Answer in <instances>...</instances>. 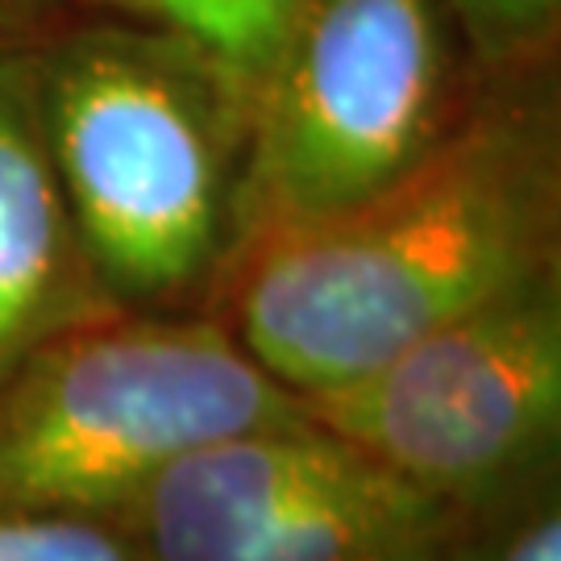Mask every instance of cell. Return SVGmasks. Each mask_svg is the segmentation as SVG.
Wrapping results in <instances>:
<instances>
[{
    "mask_svg": "<svg viewBox=\"0 0 561 561\" xmlns=\"http://www.w3.org/2000/svg\"><path fill=\"white\" fill-rule=\"evenodd\" d=\"M561 262L553 59L482 76L421 162L217 283L266 375L321 396Z\"/></svg>",
    "mask_w": 561,
    "mask_h": 561,
    "instance_id": "cell-1",
    "label": "cell"
},
{
    "mask_svg": "<svg viewBox=\"0 0 561 561\" xmlns=\"http://www.w3.org/2000/svg\"><path fill=\"white\" fill-rule=\"evenodd\" d=\"M46 154L88 262L121 308L217 287L250 104L180 38L92 18L30 38Z\"/></svg>",
    "mask_w": 561,
    "mask_h": 561,
    "instance_id": "cell-2",
    "label": "cell"
},
{
    "mask_svg": "<svg viewBox=\"0 0 561 561\" xmlns=\"http://www.w3.org/2000/svg\"><path fill=\"white\" fill-rule=\"evenodd\" d=\"M296 416L217 312L121 308L0 375V507L125 516L183 458Z\"/></svg>",
    "mask_w": 561,
    "mask_h": 561,
    "instance_id": "cell-3",
    "label": "cell"
},
{
    "mask_svg": "<svg viewBox=\"0 0 561 561\" xmlns=\"http://www.w3.org/2000/svg\"><path fill=\"white\" fill-rule=\"evenodd\" d=\"M445 25L442 0L304 4L250 104L221 279L271 241L375 196L433 150L461 104Z\"/></svg>",
    "mask_w": 561,
    "mask_h": 561,
    "instance_id": "cell-4",
    "label": "cell"
},
{
    "mask_svg": "<svg viewBox=\"0 0 561 561\" xmlns=\"http://www.w3.org/2000/svg\"><path fill=\"white\" fill-rule=\"evenodd\" d=\"M304 412L458 516L561 479V262Z\"/></svg>",
    "mask_w": 561,
    "mask_h": 561,
    "instance_id": "cell-5",
    "label": "cell"
},
{
    "mask_svg": "<svg viewBox=\"0 0 561 561\" xmlns=\"http://www.w3.org/2000/svg\"><path fill=\"white\" fill-rule=\"evenodd\" d=\"M125 520L150 561H449L466 516L304 412L183 458Z\"/></svg>",
    "mask_w": 561,
    "mask_h": 561,
    "instance_id": "cell-6",
    "label": "cell"
},
{
    "mask_svg": "<svg viewBox=\"0 0 561 561\" xmlns=\"http://www.w3.org/2000/svg\"><path fill=\"white\" fill-rule=\"evenodd\" d=\"M121 312L46 154L30 42H0V375L34 345Z\"/></svg>",
    "mask_w": 561,
    "mask_h": 561,
    "instance_id": "cell-7",
    "label": "cell"
},
{
    "mask_svg": "<svg viewBox=\"0 0 561 561\" xmlns=\"http://www.w3.org/2000/svg\"><path fill=\"white\" fill-rule=\"evenodd\" d=\"M304 4L308 0H76L71 9H92L101 18L134 21L180 38L213 62L245 104H254Z\"/></svg>",
    "mask_w": 561,
    "mask_h": 561,
    "instance_id": "cell-8",
    "label": "cell"
},
{
    "mask_svg": "<svg viewBox=\"0 0 561 561\" xmlns=\"http://www.w3.org/2000/svg\"><path fill=\"white\" fill-rule=\"evenodd\" d=\"M482 76H507L553 59L561 0H442Z\"/></svg>",
    "mask_w": 561,
    "mask_h": 561,
    "instance_id": "cell-9",
    "label": "cell"
},
{
    "mask_svg": "<svg viewBox=\"0 0 561 561\" xmlns=\"http://www.w3.org/2000/svg\"><path fill=\"white\" fill-rule=\"evenodd\" d=\"M0 561H150L125 516L0 507Z\"/></svg>",
    "mask_w": 561,
    "mask_h": 561,
    "instance_id": "cell-10",
    "label": "cell"
},
{
    "mask_svg": "<svg viewBox=\"0 0 561 561\" xmlns=\"http://www.w3.org/2000/svg\"><path fill=\"white\" fill-rule=\"evenodd\" d=\"M449 561H561V479L466 516Z\"/></svg>",
    "mask_w": 561,
    "mask_h": 561,
    "instance_id": "cell-11",
    "label": "cell"
},
{
    "mask_svg": "<svg viewBox=\"0 0 561 561\" xmlns=\"http://www.w3.org/2000/svg\"><path fill=\"white\" fill-rule=\"evenodd\" d=\"M76 0H0V42H30Z\"/></svg>",
    "mask_w": 561,
    "mask_h": 561,
    "instance_id": "cell-12",
    "label": "cell"
}]
</instances>
